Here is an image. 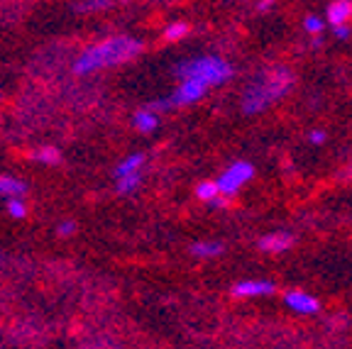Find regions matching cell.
Returning a JSON list of instances; mask_svg holds the SVG:
<instances>
[{"label": "cell", "mask_w": 352, "mask_h": 349, "mask_svg": "<svg viewBox=\"0 0 352 349\" xmlns=\"http://www.w3.org/2000/svg\"><path fill=\"white\" fill-rule=\"evenodd\" d=\"M144 44L130 34H116V37L100 39L83 49L74 61V74L76 76H88V74L110 69V66H120L125 61H132L142 52Z\"/></svg>", "instance_id": "6da1fadb"}, {"label": "cell", "mask_w": 352, "mask_h": 349, "mask_svg": "<svg viewBox=\"0 0 352 349\" xmlns=\"http://www.w3.org/2000/svg\"><path fill=\"white\" fill-rule=\"evenodd\" d=\"M296 78H294L292 69H286V66H270V69H264L259 71L257 76L250 81V86L245 88L240 98V108L245 115H257L264 113L267 108L281 100L286 93L292 91Z\"/></svg>", "instance_id": "7a4b0ae2"}, {"label": "cell", "mask_w": 352, "mask_h": 349, "mask_svg": "<svg viewBox=\"0 0 352 349\" xmlns=\"http://www.w3.org/2000/svg\"><path fill=\"white\" fill-rule=\"evenodd\" d=\"M176 76H179V81H198L206 88H213L230 81L235 76V69L220 54H201L184 59L176 66Z\"/></svg>", "instance_id": "3957f363"}, {"label": "cell", "mask_w": 352, "mask_h": 349, "mask_svg": "<svg viewBox=\"0 0 352 349\" xmlns=\"http://www.w3.org/2000/svg\"><path fill=\"white\" fill-rule=\"evenodd\" d=\"M252 179H254V166L250 164V161H232V164L228 166L213 183H215V188H218L220 196L228 201V198H235L237 193H240L242 185L250 183Z\"/></svg>", "instance_id": "277c9868"}, {"label": "cell", "mask_w": 352, "mask_h": 349, "mask_svg": "<svg viewBox=\"0 0 352 349\" xmlns=\"http://www.w3.org/2000/svg\"><path fill=\"white\" fill-rule=\"evenodd\" d=\"M206 93H208V88L204 86V83L198 81H179V86L174 88V93H171L169 98L160 100L157 103V108H184V105H193L198 103V100L204 98Z\"/></svg>", "instance_id": "5b68a950"}, {"label": "cell", "mask_w": 352, "mask_h": 349, "mask_svg": "<svg viewBox=\"0 0 352 349\" xmlns=\"http://www.w3.org/2000/svg\"><path fill=\"white\" fill-rule=\"evenodd\" d=\"M276 286L264 278H248V281H237L232 286V295L235 298H257V295H270L274 293Z\"/></svg>", "instance_id": "8992f818"}, {"label": "cell", "mask_w": 352, "mask_h": 349, "mask_svg": "<svg viewBox=\"0 0 352 349\" xmlns=\"http://www.w3.org/2000/svg\"><path fill=\"white\" fill-rule=\"evenodd\" d=\"M284 303L292 308L294 313H301V315H314V313L320 311V300L316 295L306 293V291H289L284 295Z\"/></svg>", "instance_id": "52a82bcc"}, {"label": "cell", "mask_w": 352, "mask_h": 349, "mask_svg": "<svg viewBox=\"0 0 352 349\" xmlns=\"http://www.w3.org/2000/svg\"><path fill=\"white\" fill-rule=\"evenodd\" d=\"M294 242H296V237H294L292 232L279 229V232H270V235L259 237L257 247H259V251H264V254H281V251L292 249Z\"/></svg>", "instance_id": "ba28073f"}, {"label": "cell", "mask_w": 352, "mask_h": 349, "mask_svg": "<svg viewBox=\"0 0 352 349\" xmlns=\"http://www.w3.org/2000/svg\"><path fill=\"white\" fill-rule=\"evenodd\" d=\"M352 17V3L350 0H336V3H330L328 10H325V22H330L333 27H342L347 25Z\"/></svg>", "instance_id": "9c48e42d"}, {"label": "cell", "mask_w": 352, "mask_h": 349, "mask_svg": "<svg viewBox=\"0 0 352 349\" xmlns=\"http://www.w3.org/2000/svg\"><path fill=\"white\" fill-rule=\"evenodd\" d=\"M132 125H135L138 132H142V135H149V132H154L157 127H160V117H157V113H154L152 108H142L135 113Z\"/></svg>", "instance_id": "30bf717a"}, {"label": "cell", "mask_w": 352, "mask_h": 349, "mask_svg": "<svg viewBox=\"0 0 352 349\" xmlns=\"http://www.w3.org/2000/svg\"><path fill=\"white\" fill-rule=\"evenodd\" d=\"M144 166V154L135 152L130 157H125L120 164L116 166V179H122V176H130V174H140Z\"/></svg>", "instance_id": "8fae6325"}, {"label": "cell", "mask_w": 352, "mask_h": 349, "mask_svg": "<svg viewBox=\"0 0 352 349\" xmlns=\"http://www.w3.org/2000/svg\"><path fill=\"white\" fill-rule=\"evenodd\" d=\"M25 191H28V185L22 183L20 179H15V176H3V174H0V196H6V198H22V196H25Z\"/></svg>", "instance_id": "7c38bea8"}, {"label": "cell", "mask_w": 352, "mask_h": 349, "mask_svg": "<svg viewBox=\"0 0 352 349\" xmlns=\"http://www.w3.org/2000/svg\"><path fill=\"white\" fill-rule=\"evenodd\" d=\"M223 242H196L191 245V254L198 259H213V257H220L223 254Z\"/></svg>", "instance_id": "4fadbf2b"}, {"label": "cell", "mask_w": 352, "mask_h": 349, "mask_svg": "<svg viewBox=\"0 0 352 349\" xmlns=\"http://www.w3.org/2000/svg\"><path fill=\"white\" fill-rule=\"evenodd\" d=\"M30 157H32L37 164H44V166H56L61 161V154L56 152L54 147H39V149H34Z\"/></svg>", "instance_id": "5bb4252c"}, {"label": "cell", "mask_w": 352, "mask_h": 349, "mask_svg": "<svg viewBox=\"0 0 352 349\" xmlns=\"http://www.w3.org/2000/svg\"><path fill=\"white\" fill-rule=\"evenodd\" d=\"M196 198L198 201H204V203H213L215 198H220V193H218V188H215V183L213 181H201V183L196 185Z\"/></svg>", "instance_id": "9a60e30c"}, {"label": "cell", "mask_w": 352, "mask_h": 349, "mask_svg": "<svg viewBox=\"0 0 352 349\" xmlns=\"http://www.w3.org/2000/svg\"><path fill=\"white\" fill-rule=\"evenodd\" d=\"M188 34V25L186 22H171V25H166L164 30V39L166 42H179V39H184Z\"/></svg>", "instance_id": "2e32d148"}, {"label": "cell", "mask_w": 352, "mask_h": 349, "mask_svg": "<svg viewBox=\"0 0 352 349\" xmlns=\"http://www.w3.org/2000/svg\"><path fill=\"white\" fill-rule=\"evenodd\" d=\"M140 183H142V174H130V176H122V179H118V191L125 193V196H130V193H135L140 188Z\"/></svg>", "instance_id": "e0dca14e"}, {"label": "cell", "mask_w": 352, "mask_h": 349, "mask_svg": "<svg viewBox=\"0 0 352 349\" xmlns=\"http://www.w3.org/2000/svg\"><path fill=\"white\" fill-rule=\"evenodd\" d=\"M6 210H8V215H10V218H15V220L28 218V205H25V201H22V198H8Z\"/></svg>", "instance_id": "ac0fdd59"}, {"label": "cell", "mask_w": 352, "mask_h": 349, "mask_svg": "<svg viewBox=\"0 0 352 349\" xmlns=\"http://www.w3.org/2000/svg\"><path fill=\"white\" fill-rule=\"evenodd\" d=\"M323 27H325V20L320 15H306L303 17V30H306L308 34H314V37H320V32H323Z\"/></svg>", "instance_id": "d6986e66"}, {"label": "cell", "mask_w": 352, "mask_h": 349, "mask_svg": "<svg viewBox=\"0 0 352 349\" xmlns=\"http://www.w3.org/2000/svg\"><path fill=\"white\" fill-rule=\"evenodd\" d=\"M74 232H76V223H74V220L59 223V227H56V235H59V237H72Z\"/></svg>", "instance_id": "ffe728a7"}, {"label": "cell", "mask_w": 352, "mask_h": 349, "mask_svg": "<svg viewBox=\"0 0 352 349\" xmlns=\"http://www.w3.org/2000/svg\"><path fill=\"white\" fill-rule=\"evenodd\" d=\"M325 137H328V135H325L323 130H311V132H308V142H311V144H323Z\"/></svg>", "instance_id": "44dd1931"}, {"label": "cell", "mask_w": 352, "mask_h": 349, "mask_svg": "<svg viewBox=\"0 0 352 349\" xmlns=\"http://www.w3.org/2000/svg\"><path fill=\"white\" fill-rule=\"evenodd\" d=\"M76 8L78 10H105V8H110V3H81Z\"/></svg>", "instance_id": "7402d4cb"}, {"label": "cell", "mask_w": 352, "mask_h": 349, "mask_svg": "<svg viewBox=\"0 0 352 349\" xmlns=\"http://www.w3.org/2000/svg\"><path fill=\"white\" fill-rule=\"evenodd\" d=\"M333 32H336L338 39H347V37H350V27H347V25H342V27H333Z\"/></svg>", "instance_id": "603a6c76"}, {"label": "cell", "mask_w": 352, "mask_h": 349, "mask_svg": "<svg viewBox=\"0 0 352 349\" xmlns=\"http://www.w3.org/2000/svg\"><path fill=\"white\" fill-rule=\"evenodd\" d=\"M210 205L218 207V210H220V207H226V205H228V201H226V198H223V196H220V198H215V201L210 203Z\"/></svg>", "instance_id": "cb8c5ba5"}, {"label": "cell", "mask_w": 352, "mask_h": 349, "mask_svg": "<svg viewBox=\"0 0 352 349\" xmlns=\"http://www.w3.org/2000/svg\"><path fill=\"white\" fill-rule=\"evenodd\" d=\"M272 8V0H262V3H257V10H270Z\"/></svg>", "instance_id": "d4e9b609"}, {"label": "cell", "mask_w": 352, "mask_h": 349, "mask_svg": "<svg viewBox=\"0 0 352 349\" xmlns=\"http://www.w3.org/2000/svg\"><path fill=\"white\" fill-rule=\"evenodd\" d=\"M311 44H314V47H320V44H323V39H320V37H314V42H311Z\"/></svg>", "instance_id": "484cf974"}]
</instances>
